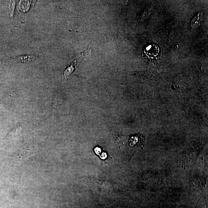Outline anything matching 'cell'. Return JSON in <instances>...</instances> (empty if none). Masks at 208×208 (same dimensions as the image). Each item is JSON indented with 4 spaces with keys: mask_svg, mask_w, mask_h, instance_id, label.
I'll return each mask as SVG.
<instances>
[{
    "mask_svg": "<svg viewBox=\"0 0 208 208\" xmlns=\"http://www.w3.org/2000/svg\"><path fill=\"white\" fill-rule=\"evenodd\" d=\"M144 142L143 138L141 135H137L130 138L129 143L131 146H140L143 147Z\"/></svg>",
    "mask_w": 208,
    "mask_h": 208,
    "instance_id": "obj_1",
    "label": "cell"
},
{
    "mask_svg": "<svg viewBox=\"0 0 208 208\" xmlns=\"http://www.w3.org/2000/svg\"><path fill=\"white\" fill-rule=\"evenodd\" d=\"M35 56H23L17 57V61L21 63L30 62L34 60Z\"/></svg>",
    "mask_w": 208,
    "mask_h": 208,
    "instance_id": "obj_3",
    "label": "cell"
},
{
    "mask_svg": "<svg viewBox=\"0 0 208 208\" xmlns=\"http://www.w3.org/2000/svg\"><path fill=\"white\" fill-rule=\"evenodd\" d=\"M10 3L9 7V13L11 16H13L14 14V11L15 6V1H11Z\"/></svg>",
    "mask_w": 208,
    "mask_h": 208,
    "instance_id": "obj_4",
    "label": "cell"
},
{
    "mask_svg": "<svg viewBox=\"0 0 208 208\" xmlns=\"http://www.w3.org/2000/svg\"><path fill=\"white\" fill-rule=\"evenodd\" d=\"M202 21V16L200 13L195 17L191 22V25L193 28L196 29L200 26Z\"/></svg>",
    "mask_w": 208,
    "mask_h": 208,
    "instance_id": "obj_2",
    "label": "cell"
}]
</instances>
